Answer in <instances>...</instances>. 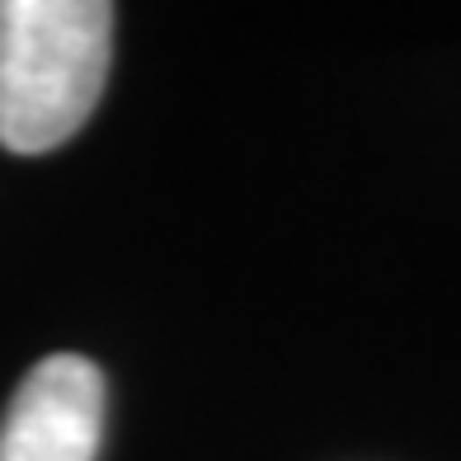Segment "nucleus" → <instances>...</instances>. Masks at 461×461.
Returning <instances> with one entry per match:
<instances>
[{"label":"nucleus","mask_w":461,"mask_h":461,"mask_svg":"<svg viewBox=\"0 0 461 461\" xmlns=\"http://www.w3.org/2000/svg\"><path fill=\"white\" fill-rule=\"evenodd\" d=\"M104 429V372L80 353L38 363L0 419V461H95Z\"/></svg>","instance_id":"2"},{"label":"nucleus","mask_w":461,"mask_h":461,"mask_svg":"<svg viewBox=\"0 0 461 461\" xmlns=\"http://www.w3.org/2000/svg\"><path fill=\"white\" fill-rule=\"evenodd\" d=\"M113 5L0 0V146L43 156L71 141L109 80Z\"/></svg>","instance_id":"1"}]
</instances>
